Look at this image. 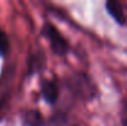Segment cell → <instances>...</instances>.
<instances>
[{
    "label": "cell",
    "instance_id": "cell-1",
    "mask_svg": "<svg viewBox=\"0 0 127 126\" xmlns=\"http://www.w3.org/2000/svg\"><path fill=\"white\" fill-rule=\"evenodd\" d=\"M43 35L48 39L49 44L52 47V51L58 54V56H63L68 52V42L65 41V39L59 34V31L51 24H46L43 27Z\"/></svg>",
    "mask_w": 127,
    "mask_h": 126
},
{
    "label": "cell",
    "instance_id": "cell-2",
    "mask_svg": "<svg viewBox=\"0 0 127 126\" xmlns=\"http://www.w3.org/2000/svg\"><path fill=\"white\" fill-rule=\"evenodd\" d=\"M72 83L74 86V91L79 96L86 98V99L93 98L94 91H95V86L93 85L91 81L85 74H78L75 78H73Z\"/></svg>",
    "mask_w": 127,
    "mask_h": 126
},
{
    "label": "cell",
    "instance_id": "cell-3",
    "mask_svg": "<svg viewBox=\"0 0 127 126\" xmlns=\"http://www.w3.org/2000/svg\"><path fill=\"white\" fill-rule=\"evenodd\" d=\"M106 9H107V12L116 20V22H119L121 25H125L127 22V15L126 11H125V6L121 2L110 0V1L106 2Z\"/></svg>",
    "mask_w": 127,
    "mask_h": 126
},
{
    "label": "cell",
    "instance_id": "cell-4",
    "mask_svg": "<svg viewBox=\"0 0 127 126\" xmlns=\"http://www.w3.org/2000/svg\"><path fill=\"white\" fill-rule=\"evenodd\" d=\"M42 95L49 104L56 103L58 98V86L54 81H44L42 84Z\"/></svg>",
    "mask_w": 127,
    "mask_h": 126
},
{
    "label": "cell",
    "instance_id": "cell-5",
    "mask_svg": "<svg viewBox=\"0 0 127 126\" xmlns=\"http://www.w3.org/2000/svg\"><path fill=\"white\" fill-rule=\"evenodd\" d=\"M25 119H26V123L30 124V126H40L42 123V118L38 111H29Z\"/></svg>",
    "mask_w": 127,
    "mask_h": 126
},
{
    "label": "cell",
    "instance_id": "cell-6",
    "mask_svg": "<svg viewBox=\"0 0 127 126\" xmlns=\"http://www.w3.org/2000/svg\"><path fill=\"white\" fill-rule=\"evenodd\" d=\"M7 48H9L7 37H6L5 32L0 31V56H4L7 52Z\"/></svg>",
    "mask_w": 127,
    "mask_h": 126
},
{
    "label": "cell",
    "instance_id": "cell-7",
    "mask_svg": "<svg viewBox=\"0 0 127 126\" xmlns=\"http://www.w3.org/2000/svg\"><path fill=\"white\" fill-rule=\"evenodd\" d=\"M122 125H124V126H127V118H125V119L122 120Z\"/></svg>",
    "mask_w": 127,
    "mask_h": 126
}]
</instances>
